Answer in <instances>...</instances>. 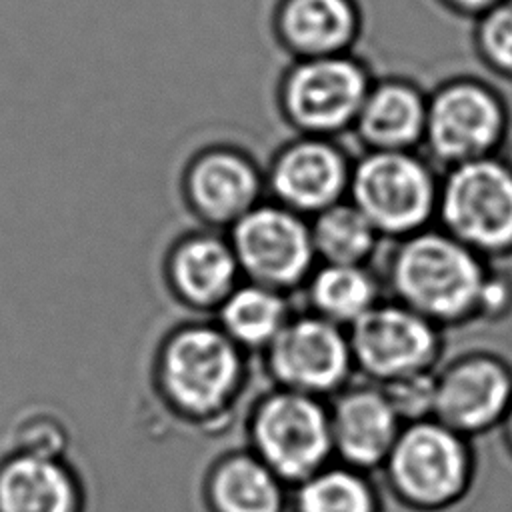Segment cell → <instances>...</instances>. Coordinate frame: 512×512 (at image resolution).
<instances>
[{
    "mask_svg": "<svg viewBox=\"0 0 512 512\" xmlns=\"http://www.w3.org/2000/svg\"><path fill=\"white\" fill-rule=\"evenodd\" d=\"M486 272L484 258L442 228H424L400 238L388 262L396 300L436 326L476 316Z\"/></svg>",
    "mask_w": 512,
    "mask_h": 512,
    "instance_id": "obj_1",
    "label": "cell"
},
{
    "mask_svg": "<svg viewBox=\"0 0 512 512\" xmlns=\"http://www.w3.org/2000/svg\"><path fill=\"white\" fill-rule=\"evenodd\" d=\"M432 164L416 150H366L352 164L348 196L380 236L406 238L436 218Z\"/></svg>",
    "mask_w": 512,
    "mask_h": 512,
    "instance_id": "obj_2",
    "label": "cell"
},
{
    "mask_svg": "<svg viewBox=\"0 0 512 512\" xmlns=\"http://www.w3.org/2000/svg\"><path fill=\"white\" fill-rule=\"evenodd\" d=\"M440 228L484 256L512 252V160L500 152L444 168Z\"/></svg>",
    "mask_w": 512,
    "mask_h": 512,
    "instance_id": "obj_3",
    "label": "cell"
},
{
    "mask_svg": "<svg viewBox=\"0 0 512 512\" xmlns=\"http://www.w3.org/2000/svg\"><path fill=\"white\" fill-rule=\"evenodd\" d=\"M392 492L410 508L436 512L456 504L470 488L474 458L468 438L436 418L402 424L384 460Z\"/></svg>",
    "mask_w": 512,
    "mask_h": 512,
    "instance_id": "obj_4",
    "label": "cell"
},
{
    "mask_svg": "<svg viewBox=\"0 0 512 512\" xmlns=\"http://www.w3.org/2000/svg\"><path fill=\"white\" fill-rule=\"evenodd\" d=\"M242 380L240 346L222 328H178L158 356V384L168 404L186 418H214L232 402Z\"/></svg>",
    "mask_w": 512,
    "mask_h": 512,
    "instance_id": "obj_5",
    "label": "cell"
},
{
    "mask_svg": "<svg viewBox=\"0 0 512 512\" xmlns=\"http://www.w3.org/2000/svg\"><path fill=\"white\" fill-rule=\"evenodd\" d=\"M508 122V106L496 88L478 78L458 76L428 94L422 146L430 160L450 168L498 154Z\"/></svg>",
    "mask_w": 512,
    "mask_h": 512,
    "instance_id": "obj_6",
    "label": "cell"
},
{
    "mask_svg": "<svg viewBox=\"0 0 512 512\" xmlns=\"http://www.w3.org/2000/svg\"><path fill=\"white\" fill-rule=\"evenodd\" d=\"M254 454L282 480L300 484L326 466L330 414L316 396L280 388L264 396L250 420Z\"/></svg>",
    "mask_w": 512,
    "mask_h": 512,
    "instance_id": "obj_7",
    "label": "cell"
},
{
    "mask_svg": "<svg viewBox=\"0 0 512 512\" xmlns=\"http://www.w3.org/2000/svg\"><path fill=\"white\" fill-rule=\"evenodd\" d=\"M370 86L366 66L348 54L298 58L280 84V106L304 136L328 138L354 126Z\"/></svg>",
    "mask_w": 512,
    "mask_h": 512,
    "instance_id": "obj_8",
    "label": "cell"
},
{
    "mask_svg": "<svg viewBox=\"0 0 512 512\" xmlns=\"http://www.w3.org/2000/svg\"><path fill=\"white\" fill-rule=\"evenodd\" d=\"M230 246L250 282L284 292L312 274L310 224L276 202L256 204L230 226Z\"/></svg>",
    "mask_w": 512,
    "mask_h": 512,
    "instance_id": "obj_9",
    "label": "cell"
},
{
    "mask_svg": "<svg viewBox=\"0 0 512 512\" xmlns=\"http://www.w3.org/2000/svg\"><path fill=\"white\" fill-rule=\"evenodd\" d=\"M438 328L400 302L376 304L348 328L352 362L382 384L428 372L442 346Z\"/></svg>",
    "mask_w": 512,
    "mask_h": 512,
    "instance_id": "obj_10",
    "label": "cell"
},
{
    "mask_svg": "<svg viewBox=\"0 0 512 512\" xmlns=\"http://www.w3.org/2000/svg\"><path fill=\"white\" fill-rule=\"evenodd\" d=\"M264 350L280 388L316 398L342 388L354 366L348 334L316 314L290 318Z\"/></svg>",
    "mask_w": 512,
    "mask_h": 512,
    "instance_id": "obj_11",
    "label": "cell"
},
{
    "mask_svg": "<svg viewBox=\"0 0 512 512\" xmlns=\"http://www.w3.org/2000/svg\"><path fill=\"white\" fill-rule=\"evenodd\" d=\"M512 404V370L492 354H466L436 374L438 422L468 438L504 420Z\"/></svg>",
    "mask_w": 512,
    "mask_h": 512,
    "instance_id": "obj_12",
    "label": "cell"
},
{
    "mask_svg": "<svg viewBox=\"0 0 512 512\" xmlns=\"http://www.w3.org/2000/svg\"><path fill=\"white\" fill-rule=\"evenodd\" d=\"M352 164L344 150L322 136H302L282 146L268 170L274 202L300 216L342 202L348 194Z\"/></svg>",
    "mask_w": 512,
    "mask_h": 512,
    "instance_id": "obj_13",
    "label": "cell"
},
{
    "mask_svg": "<svg viewBox=\"0 0 512 512\" xmlns=\"http://www.w3.org/2000/svg\"><path fill=\"white\" fill-rule=\"evenodd\" d=\"M262 192L256 164L240 150L214 146L198 152L184 172V198L198 218L232 226L252 210Z\"/></svg>",
    "mask_w": 512,
    "mask_h": 512,
    "instance_id": "obj_14",
    "label": "cell"
},
{
    "mask_svg": "<svg viewBox=\"0 0 512 512\" xmlns=\"http://www.w3.org/2000/svg\"><path fill=\"white\" fill-rule=\"evenodd\" d=\"M328 414L332 448L356 470L384 464L402 428L384 390L376 386L342 390Z\"/></svg>",
    "mask_w": 512,
    "mask_h": 512,
    "instance_id": "obj_15",
    "label": "cell"
},
{
    "mask_svg": "<svg viewBox=\"0 0 512 512\" xmlns=\"http://www.w3.org/2000/svg\"><path fill=\"white\" fill-rule=\"evenodd\" d=\"M426 102L428 94L410 80L374 82L352 128L366 150H416L424 140Z\"/></svg>",
    "mask_w": 512,
    "mask_h": 512,
    "instance_id": "obj_16",
    "label": "cell"
},
{
    "mask_svg": "<svg viewBox=\"0 0 512 512\" xmlns=\"http://www.w3.org/2000/svg\"><path fill=\"white\" fill-rule=\"evenodd\" d=\"M238 260L228 240L198 232L182 238L168 258V280L172 290L188 306L218 308L236 288Z\"/></svg>",
    "mask_w": 512,
    "mask_h": 512,
    "instance_id": "obj_17",
    "label": "cell"
},
{
    "mask_svg": "<svg viewBox=\"0 0 512 512\" xmlns=\"http://www.w3.org/2000/svg\"><path fill=\"white\" fill-rule=\"evenodd\" d=\"M276 32L298 58L346 54L360 32L356 0H280Z\"/></svg>",
    "mask_w": 512,
    "mask_h": 512,
    "instance_id": "obj_18",
    "label": "cell"
},
{
    "mask_svg": "<svg viewBox=\"0 0 512 512\" xmlns=\"http://www.w3.org/2000/svg\"><path fill=\"white\" fill-rule=\"evenodd\" d=\"M74 476L58 458L10 452L0 462V512H78Z\"/></svg>",
    "mask_w": 512,
    "mask_h": 512,
    "instance_id": "obj_19",
    "label": "cell"
},
{
    "mask_svg": "<svg viewBox=\"0 0 512 512\" xmlns=\"http://www.w3.org/2000/svg\"><path fill=\"white\" fill-rule=\"evenodd\" d=\"M282 484L254 452H238L212 468L206 496L212 512H282Z\"/></svg>",
    "mask_w": 512,
    "mask_h": 512,
    "instance_id": "obj_20",
    "label": "cell"
},
{
    "mask_svg": "<svg viewBox=\"0 0 512 512\" xmlns=\"http://www.w3.org/2000/svg\"><path fill=\"white\" fill-rule=\"evenodd\" d=\"M218 316L222 332L248 348H266L290 320L282 292L254 282L236 286L218 306Z\"/></svg>",
    "mask_w": 512,
    "mask_h": 512,
    "instance_id": "obj_21",
    "label": "cell"
},
{
    "mask_svg": "<svg viewBox=\"0 0 512 512\" xmlns=\"http://www.w3.org/2000/svg\"><path fill=\"white\" fill-rule=\"evenodd\" d=\"M308 300L316 316L350 328L378 304V284L364 266L322 264L310 274Z\"/></svg>",
    "mask_w": 512,
    "mask_h": 512,
    "instance_id": "obj_22",
    "label": "cell"
},
{
    "mask_svg": "<svg viewBox=\"0 0 512 512\" xmlns=\"http://www.w3.org/2000/svg\"><path fill=\"white\" fill-rule=\"evenodd\" d=\"M310 232L314 252L324 264L364 266L380 238L376 228L350 200L318 212L310 224Z\"/></svg>",
    "mask_w": 512,
    "mask_h": 512,
    "instance_id": "obj_23",
    "label": "cell"
},
{
    "mask_svg": "<svg viewBox=\"0 0 512 512\" xmlns=\"http://www.w3.org/2000/svg\"><path fill=\"white\" fill-rule=\"evenodd\" d=\"M296 512H378V498L360 470L324 466L298 484Z\"/></svg>",
    "mask_w": 512,
    "mask_h": 512,
    "instance_id": "obj_24",
    "label": "cell"
},
{
    "mask_svg": "<svg viewBox=\"0 0 512 512\" xmlns=\"http://www.w3.org/2000/svg\"><path fill=\"white\" fill-rule=\"evenodd\" d=\"M474 20V46L480 60L496 76L512 80V0H498Z\"/></svg>",
    "mask_w": 512,
    "mask_h": 512,
    "instance_id": "obj_25",
    "label": "cell"
},
{
    "mask_svg": "<svg viewBox=\"0 0 512 512\" xmlns=\"http://www.w3.org/2000/svg\"><path fill=\"white\" fill-rule=\"evenodd\" d=\"M382 390L400 422L410 424L432 418L436 394V374L432 370L386 382Z\"/></svg>",
    "mask_w": 512,
    "mask_h": 512,
    "instance_id": "obj_26",
    "label": "cell"
},
{
    "mask_svg": "<svg viewBox=\"0 0 512 512\" xmlns=\"http://www.w3.org/2000/svg\"><path fill=\"white\" fill-rule=\"evenodd\" d=\"M14 452L58 458L64 444L66 432L52 416H30L22 420L14 434Z\"/></svg>",
    "mask_w": 512,
    "mask_h": 512,
    "instance_id": "obj_27",
    "label": "cell"
},
{
    "mask_svg": "<svg viewBox=\"0 0 512 512\" xmlns=\"http://www.w3.org/2000/svg\"><path fill=\"white\" fill-rule=\"evenodd\" d=\"M512 308V280L502 272H486L480 286L476 316L478 318H502Z\"/></svg>",
    "mask_w": 512,
    "mask_h": 512,
    "instance_id": "obj_28",
    "label": "cell"
},
{
    "mask_svg": "<svg viewBox=\"0 0 512 512\" xmlns=\"http://www.w3.org/2000/svg\"><path fill=\"white\" fill-rule=\"evenodd\" d=\"M444 6H448L450 10H454L456 14L462 16H470L476 18L478 14H482L484 10H488L492 4H496L498 0H440Z\"/></svg>",
    "mask_w": 512,
    "mask_h": 512,
    "instance_id": "obj_29",
    "label": "cell"
},
{
    "mask_svg": "<svg viewBox=\"0 0 512 512\" xmlns=\"http://www.w3.org/2000/svg\"><path fill=\"white\" fill-rule=\"evenodd\" d=\"M502 426H504V440H506V444H508V448H510V452H512V404H510V408L506 410V416H504V420H502Z\"/></svg>",
    "mask_w": 512,
    "mask_h": 512,
    "instance_id": "obj_30",
    "label": "cell"
}]
</instances>
